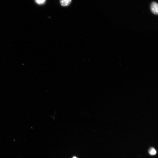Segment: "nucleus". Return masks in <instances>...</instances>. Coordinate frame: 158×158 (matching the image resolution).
I'll return each instance as SVG.
<instances>
[{
	"label": "nucleus",
	"mask_w": 158,
	"mask_h": 158,
	"mask_svg": "<svg viewBox=\"0 0 158 158\" xmlns=\"http://www.w3.org/2000/svg\"><path fill=\"white\" fill-rule=\"evenodd\" d=\"M150 9L152 12L154 14H157L158 13V6L156 2H153L150 6Z\"/></svg>",
	"instance_id": "f257e3e1"
},
{
	"label": "nucleus",
	"mask_w": 158,
	"mask_h": 158,
	"mask_svg": "<svg viewBox=\"0 0 158 158\" xmlns=\"http://www.w3.org/2000/svg\"><path fill=\"white\" fill-rule=\"evenodd\" d=\"M72 1V0H60L61 5L64 7L69 6L71 3Z\"/></svg>",
	"instance_id": "f03ea898"
},
{
	"label": "nucleus",
	"mask_w": 158,
	"mask_h": 158,
	"mask_svg": "<svg viewBox=\"0 0 158 158\" xmlns=\"http://www.w3.org/2000/svg\"><path fill=\"white\" fill-rule=\"evenodd\" d=\"M149 153L151 155H155L157 152L156 150L153 148H150L148 151Z\"/></svg>",
	"instance_id": "7ed1b4c3"
},
{
	"label": "nucleus",
	"mask_w": 158,
	"mask_h": 158,
	"mask_svg": "<svg viewBox=\"0 0 158 158\" xmlns=\"http://www.w3.org/2000/svg\"><path fill=\"white\" fill-rule=\"evenodd\" d=\"M46 0H35V1L39 5H42L44 4Z\"/></svg>",
	"instance_id": "20e7f679"
},
{
	"label": "nucleus",
	"mask_w": 158,
	"mask_h": 158,
	"mask_svg": "<svg viewBox=\"0 0 158 158\" xmlns=\"http://www.w3.org/2000/svg\"><path fill=\"white\" fill-rule=\"evenodd\" d=\"M73 158H77L76 157H73Z\"/></svg>",
	"instance_id": "39448f33"
}]
</instances>
